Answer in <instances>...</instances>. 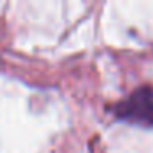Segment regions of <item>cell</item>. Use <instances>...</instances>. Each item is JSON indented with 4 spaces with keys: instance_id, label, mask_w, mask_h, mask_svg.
Wrapping results in <instances>:
<instances>
[{
    "instance_id": "1",
    "label": "cell",
    "mask_w": 153,
    "mask_h": 153,
    "mask_svg": "<svg viewBox=\"0 0 153 153\" xmlns=\"http://www.w3.org/2000/svg\"><path fill=\"white\" fill-rule=\"evenodd\" d=\"M117 119L133 125L153 127V86H142L114 105Z\"/></svg>"
}]
</instances>
